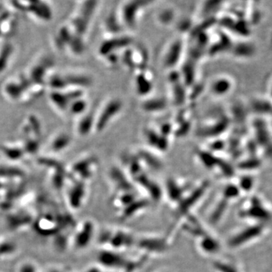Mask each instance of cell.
<instances>
[{"label": "cell", "instance_id": "obj_1", "mask_svg": "<svg viewBox=\"0 0 272 272\" xmlns=\"http://www.w3.org/2000/svg\"><path fill=\"white\" fill-rule=\"evenodd\" d=\"M209 188V181H204L198 186H195L193 190H189L182 199L180 204L175 207L178 217L182 219V218L186 217V215L190 214L192 209L201 201V199L207 194Z\"/></svg>", "mask_w": 272, "mask_h": 272}, {"label": "cell", "instance_id": "obj_2", "mask_svg": "<svg viewBox=\"0 0 272 272\" xmlns=\"http://www.w3.org/2000/svg\"><path fill=\"white\" fill-rule=\"evenodd\" d=\"M123 109V102L120 99H114L107 101L95 116L94 129L100 132L107 128Z\"/></svg>", "mask_w": 272, "mask_h": 272}, {"label": "cell", "instance_id": "obj_3", "mask_svg": "<svg viewBox=\"0 0 272 272\" xmlns=\"http://www.w3.org/2000/svg\"><path fill=\"white\" fill-rule=\"evenodd\" d=\"M14 5V9H19L30 17L40 21H49L52 19V12L49 5L42 2H19Z\"/></svg>", "mask_w": 272, "mask_h": 272}, {"label": "cell", "instance_id": "obj_4", "mask_svg": "<svg viewBox=\"0 0 272 272\" xmlns=\"http://www.w3.org/2000/svg\"><path fill=\"white\" fill-rule=\"evenodd\" d=\"M136 239L130 232L126 230H116L107 232L104 236L102 241H106V244L115 251L125 250L135 245Z\"/></svg>", "mask_w": 272, "mask_h": 272}, {"label": "cell", "instance_id": "obj_5", "mask_svg": "<svg viewBox=\"0 0 272 272\" xmlns=\"http://www.w3.org/2000/svg\"><path fill=\"white\" fill-rule=\"evenodd\" d=\"M99 262L102 266L109 269H117V270H134L135 262H131L126 259L121 254L114 251H104L99 256Z\"/></svg>", "mask_w": 272, "mask_h": 272}, {"label": "cell", "instance_id": "obj_6", "mask_svg": "<svg viewBox=\"0 0 272 272\" xmlns=\"http://www.w3.org/2000/svg\"><path fill=\"white\" fill-rule=\"evenodd\" d=\"M135 247L146 254L164 253L168 249V241L159 236H145L135 240Z\"/></svg>", "mask_w": 272, "mask_h": 272}, {"label": "cell", "instance_id": "obj_7", "mask_svg": "<svg viewBox=\"0 0 272 272\" xmlns=\"http://www.w3.org/2000/svg\"><path fill=\"white\" fill-rule=\"evenodd\" d=\"M190 186H186L184 183H180L179 181L175 180V179H168L165 188L166 194H167L168 201L171 204L175 205L174 207H177L182 201L184 197L190 190L188 188Z\"/></svg>", "mask_w": 272, "mask_h": 272}, {"label": "cell", "instance_id": "obj_8", "mask_svg": "<svg viewBox=\"0 0 272 272\" xmlns=\"http://www.w3.org/2000/svg\"><path fill=\"white\" fill-rule=\"evenodd\" d=\"M110 179L117 193L134 191L133 182L129 180L128 175L118 167L110 169Z\"/></svg>", "mask_w": 272, "mask_h": 272}, {"label": "cell", "instance_id": "obj_9", "mask_svg": "<svg viewBox=\"0 0 272 272\" xmlns=\"http://www.w3.org/2000/svg\"><path fill=\"white\" fill-rule=\"evenodd\" d=\"M197 244L201 252L205 255H212L219 252L221 246L219 241L208 232L197 239Z\"/></svg>", "mask_w": 272, "mask_h": 272}, {"label": "cell", "instance_id": "obj_10", "mask_svg": "<svg viewBox=\"0 0 272 272\" xmlns=\"http://www.w3.org/2000/svg\"><path fill=\"white\" fill-rule=\"evenodd\" d=\"M149 204H150V202L147 199H135L132 204L121 209L120 212V219L124 221L131 219L132 216H135V215L140 213L142 211L147 209Z\"/></svg>", "mask_w": 272, "mask_h": 272}, {"label": "cell", "instance_id": "obj_11", "mask_svg": "<svg viewBox=\"0 0 272 272\" xmlns=\"http://www.w3.org/2000/svg\"><path fill=\"white\" fill-rule=\"evenodd\" d=\"M260 233V229L259 228L252 227L249 229H244L242 231L239 232L238 234H235L234 237L229 239V247L236 248L247 244L250 241L257 237Z\"/></svg>", "mask_w": 272, "mask_h": 272}, {"label": "cell", "instance_id": "obj_12", "mask_svg": "<svg viewBox=\"0 0 272 272\" xmlns=\"http://www.w3.org/2000/svg\"><path fill=\"white\" fill-rule=\"evenodd\" d=\"M141 2H129L126 5L123 7L121 12V19L126 25L129 27H134L137 21V16L142 9V5H139Z\"/></svg>", "mask_w": 272, "mask_h": 272}, {"label": "cell", "instance_id": "obj_13", "mask_svg": "<svg viewBox=\"0 0 272 272\" xmlns=\"http://www.w3.org/2000/svg\"><path fill=\"white\" fill-rule=\"evenodd\" d=\"M182 42L180 41H176L169 46L164 59V65L167 68L173 67L179 62L182 50Z\"/></svg>", "mask_w": 272, "mask_h": 272}, {"label": "cell", "instance_id": "obj_14", "mask_svg": "<svg viewBox=\"0 0 272 272\" xmlns=\"http://www.w3.org/2000/svg\"><path fill=\"white\" fill-rule=\"evenodd\" d=\"M14 52V47L10 42L5 41L0 45V77L8 68Z\"/></svg>", "mask_w": 272, "mask_h": 272}, {"label": "cell", "instance_id": "obj_15", "mask_svg": "<svg viewBox=\"0 0 272 272\" xmlns=\"http://www.w3.org/2000/svg\"><path fill=\"white\" fill-rule=\"evenodd\" d=\"M232 84L229 78L219 77L212 82L210 85L211 92L215 95H223L230 92Z\"/></svg>", "mask_w": 272, "mask_h": 272}, {"label": "cell", "instance_id": "obj_16", "mask_svg": "<svg viewBox=\"0 0 272 272\" xmlns=\"http://www.w3.org/2000/svg\"><path fill=\"white\" fill-rule=\"evenodd\" d=\"M70 138L67 134L62 133L55 135L51 142V148L55 151L63 150L69 146Z\"/></svg>", "mask_w": 272, "mask_h": 272}, {"label": "cell", "instance_id": "obj_17", "mask_svg": "<svg viewBox=\"0 0 272 272\" xmlns=\"http://www.w3.org/2000/svg\"><path fill=\"white\" fill-rule=\"evenodd\" d=\"M229 201H226L225 199L222 198L220 201L218 203L217 205L215 206L212 212L209 215V221L211 223L216 224L222 219L224 213L226 212Z\"/></svg>", "mask_w": 272, "mask_h": 272}, {"label": "cell", "instance_id": "obj_18", "mask_svg": "<svg viewBox=\"0 0 272 272\" xmlns=\"http://www.w3.org/2000/svg\"><path fill=\"white\" fill-rule=\"evenodd\" d=\"M94 226L92 222H88L85 224L84 229H82L80 236H78V244H81V246H86L90 242L91 239H92V235H93Z\"/></svg>", "mask_w": 272, "mask_h": 272}, {"label": "cell", "instance_id": "obj_19", "mask_svg": "<svg viewBox=\"0 0 272 272\" xmlns=\"http://www.w3.org/2000/svg\"><path fill=\"white\" fill-rule=\"evenodd\" d=\"M137 157H139V161L142 164H145L147 167H151L154 170H159V169H161L162 167V164L160 160L154 157L151 154H147L145 152Z\"/></svg>", "mask_w": 272, "mask_h": 272}, {"label": "cell", "instance_id": "obj_20", "mask_svg": "<svg viewBox=\"0 0 272 272\" xmlns=\"http://www.w3.org/2000/svg\"><path fill=\"white\" fill-rule=\"evenodd\" d=\"M167 106V102L163 99H157V100H150L147 103L144 104L143 108L147 111H158L160 110H164V107Z\"/></svg>", "mask_w": 272, "mask_h": 272}]
</instances>
